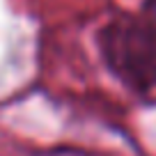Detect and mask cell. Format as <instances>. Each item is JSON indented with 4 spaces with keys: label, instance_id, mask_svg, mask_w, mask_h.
Returning <instances> with one entry per match:
<instances>
[{
    "label": "cell",
    "instance_id": "6da1fadb",
    "mask_svg": "<svg viewBox=\"0 0 156 156\" xmlns=\"http://www.w3.org/2000/svg\"><path fill=\"white\" fill-rule=\"evenodd\" d=\"M99 51L108 69L136 92L156 87V28L136 16H119L99 32Z\"/></svg>",
    "mask_w": 156,
    "mask_h": 156
},
{
    "label": "cell",
    "instance_id": "7a4b0ae2",
    "mask_svg": "<svg viewBox=\"0 0 156 156\" xmlns=\"http://www.w3.org/2000/svg\"><path fill=\"white\" fill-rule=\"evenodd\" d=\"M147 12H149V23L156 28V0H147Z\"/></svg>",
    "mask_w": 156,
    "mask_h": 156
}]
</instances>
